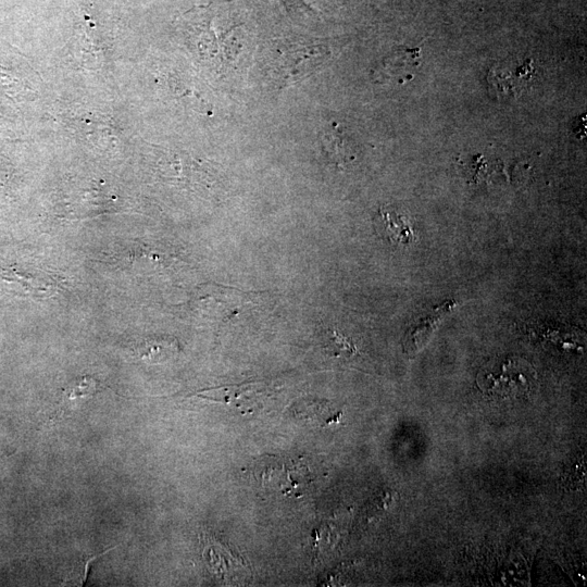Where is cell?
Wrapping results in <instances>:
<instances>
[{"label": "cell", "mask_w": 587, "mask_h": 587, "mask_svg": "<svg viewBox=\"0 0 587 587\" xmlns=\"http://www.w3.org/2000/svg\"><path fill=\"white\" fill-rule=\"evenodd\" d=\"M178 351L177 342L171 338H150L137 347L138 357L149 363L171 359Z\"/></svg>", "instance_id": "6"}, {"label": "cell", "mask_w": 587, "mask_h": 587, "mask_svg": "<svg viewBox=\"0 0 587 587\" xmlns=\"http://www.w3.org/2000/svg\"><path fill=\"white\" fill-rule=\"evenodd\" d=\"M534 374L523 361L507 359L482 370L477 375V386L489 397L520 398L529 394Z\"/></svg>", "instance_id": "1"}, {"label": "cell", "mask_w": 587, "mask_h": 587, "mask_svg": "<svg viewBox=\"0 0 587 587\" xmlns=\"http://www.w3.org/2000/svg\"><path fill=\"white\" fill-rule=\"evenodd\" d=\"M321 138L323 147L333 162L340 165L349 160L348 148L345 145L346 140L336 126L325 130Z\"/></svg>", "instance_id": "7"}, {"label": "cell", "mask_w": 587, "mask_h": 587, "mask_svg": "<svg viewBox=\"0 0 587 587\" xmlns=\"http://www.w3.org/2000/svg\"><path fill=\"white\" fill-rule=\"evenodd\" d=\"M395 496L396 495L392 491L382 492L373 500L372 509L377 511L388 510L390 504L394 503Z\"/></svg>", "instance_id": "10"}, {"label": "cell", "mask_w": 587, "mask_h": 587, "mask_svg": "<svg viewBox=\"0 0 587 587\" xmlns=\"http://www.w3.org/2000/svg\"><path fill=\"white\" fill-rule=\"evenodd\" d=\"M420 61V48L400 47L382 60L375 71V77L379 82L403 84L413 78Z\"/></svg>", "instance_id": "3"}, {"label": "cell", "mask_w": 587, "mask_h": 587, "mask_svg": "<svg viewBox=\"0 0 587 587\" xmlns=\"http://www.w3.org/2000/svg\"><path fill=\"white\" fill-rule=\"evenodd\" d=\"M97 391V382L90 376L80 377L72 382L63 395L68 401H78L91 398Z\"/></svg>", "instance_id": "8"}, {"label": "cell", "mask_w": 587, "mask_h": 587, "mask_svg": "<svg viewBox=\"0 0 587 587\" xmlns=\"http://www.w3.org/2000/svg\"><path fill=\"white\" fill-rule=\"evenodd\" d=\"M329 340L336 354L346 353L352 355L357 352L355 346L346 336L337 330H332Z\"/></svg>", "instance_id": "9"}, {"label": "cell", "mask_w": 587, "mask_h": 587, "mask_svg": "<svg viewBox=\"0 0 587 587\" xmlns=\"http://www.w3.org/2000/svg\"><path fill=\"white\" fill-rule=\"evenodd\" d=\"M322 46L304 42H284L272 49L273 77L287 85L317 70L323 61Z\"/></svg>", "instance_id": "2"}, {"label": "cell", "mask_w": 587, "mask_h": 587, "mask_svg": "<svg viewBox=\"0 0 587 587\" xmlns=\"http://www.w3.org/2000/svg\"><path fill=\"white\" fill-rule=\"evenodd\" d=\"M534 66L532 60H527L522 65L517 66L515 72L504 68L492 67L488 73V83L498 98L515 97L520 95L525 85L534 75Z\"/></svg>", "instance_id": "4"}, {"label": "cell", "mask_w": 587, "mask_h": 587, "mask_svg": "<svg viewBox=\"0 0 587 587\" xmlns=\"http://www.w3.org/2000/svg\"><path fill=\"white\" fill-rule=\"evenodd\" d=\"M375 228L382 238L396 246H408L415 240L409 218L394 209L385 207L378 210Z\"/></svg>", "instance_id": "5"}]
</instances>
